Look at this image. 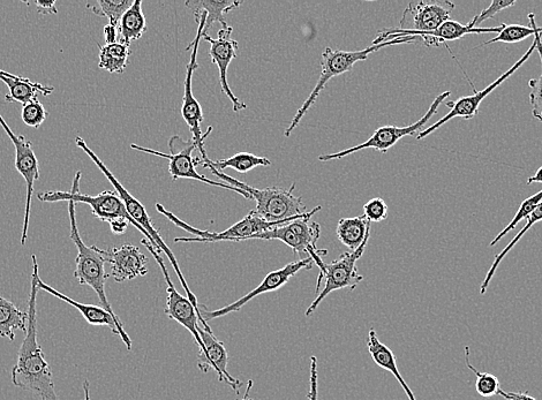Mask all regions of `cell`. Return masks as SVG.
<instances>
[{
  "label": "cell",
  "instance_id": "1",
  "mask_svg": "<svg viewBox=\"0 0 542 400\" xmlns=\"http://www.w3.org/2000/svg\"><path fill=\"white\" fill-rule=\"evenodd\" d=\"M33 274L28 299V323L24 341L19 349L17 364L12 369V382L15 387L28 391L41 400H59L54 381V373L42 347L37 342V292H39V263L32 256Z\"/></svg>",
  "mask_w": 542,
  "mask_h": 400
},
{
  "label": "cell",
  "instance_id": "33",
  "mask_svg": "<svg viewBox=\"0 0 542 400\" xmlns=\"http://www.w3.org/2000/svg\"><path fill=\"white\" fill-rule=\"evenodd\" d=\"M465 362L470 371L477 376L476 390L481 397L491 398L495 395H499L501 390V383L499 377L493 374L483 373L477 371L476 368L470 362V347H465Z\"/></svg>",
  "mask_w": 542,
  "mask_h": 400
},
{
  "label": "cell",
  "instance_id": "9",
  "mask_svg": "<svg viewBox=\"0 0 542 400\" xmlns=\"http://www.w3.org/2000/svg\"><path fill=\"white\" fill-rule=\"evenodd\" d=\"M156 210L161 215L168 218L170 222L178 226V228L183 229L187 232L192 233L194 238H185L180 237L175 239V243H222V241H233V243H239V241L252 240L253 237L259 235V233L266 232L270 229L275 228V226L289 223V220L283 222H267L262 220L254 214L252 210L242 221L233 224L229 229L222 232H209L202 231L199 229L193 228V226L188 225L187 223L179 220L176 215H173L171 211L165 209L161 203H156ZM299 218V217H298Z\"/></svg>",
  "mask_w": 542,
  "mask_h": 400
},
{
  "label": "cell",
  "instance_id": "2",
  "mask_svg": "<svg viewBox=\"0 0 542 400\" xmlns=\"http://www.w3.org/2000/svg\"><path fill=\"white\" fill-rule=\"evenodd\" d=\"M203 168L212 171L213 175L225 181V184L236 186L250 194L252 199L257 202V208L254 214L267 222H283L295 220V218L304 216L308 213L307 207L300 196L293 194L296 184H292L290 188L268 187L259 190L250 185L243 183L235 178H232L225 173L213 168L212 165L203 163Z\"/></svg>",
  "mask_w": 542,
  "mask_h": 400
},
{
  "label": "cell",
  "instance_id": "16",
  "mask_svg": "<svg viewBox=\"0 0 542 400\" xmlns=\"http://www.w3.org/2000/svg\"><path fill=\"white\" fill-rule=\"evenodd\" d=\"M0 125L11 139L15 150V169L26 181L27 199L25 207L24 226H22L21 245L25 246L28 239V229L30 220V209H32L33 194L35 183L40 179V164L34 153L32 142L27 140L24 135L15 134L5 119L0 115Z\"/></svg>",
  "mask_w": 542,
  "mask_h": 400
},
{
  "label": "cell",
  "instance_id": "30",
  "mask_svg": "<svg viewBox=\"0 0 542 400\" xmlns=\"http://www.w3.org/2000/svg\"><path fill=\"white\" fill-rule=\"evenodd\" d=\"M526 220H528V222H526L522 231L519 232L518 235L510 241V244L506 248H504L500 254L495 256L492 267L488 270L484 282L483 284H481V296H485L489 283L492 282L496 270H498L502 260L506 258L507 254L511 251V249H514V247L519 243V240H521L526 235V233H528L533 228L534 225L542 221V201L540 202V205L533 210V213L528 218H526Z\"/></svg>",
  "mask_w": 542,
  "mask_h": 400
},
{
  "label": "cell",
  "instance_id": "39",
  "mask_svg": "<svg viewBox=\"0 0 542 400\" xmlns=\"http://www.w3.org/2000/svg\"><path fill=\"white\" fill-rule=\"evenodd\" d=\"M307 396L310 400H319V373L318 359L316 357L311 358L310 392H308Z\"/></svg>",
  "mask_w": 542,
  "mask_h": 400
},
{
  "label": "cell",
  "instance_id": "28",
  "mask_svg": "<svg viewBox=\"0 0 542 400\" xmlns=\"http://www.w3.org/2000/svg\"><path fill=\"white\" fill-rule=\"evenodd\" d=\"M130 47L129 44L119 42L100 47V69L111 74H123L129 65Z\"/></svg>",
  "mask_w": 542,
  "mask_h": 400
},
{
  "label": "cell",
  "instance_id": "17",
  "mask_svg": "<svg viewBox=\"0 0 542 400\" xmlns=\"http://www.w3.org/2000/svg\"><path fill=\"white\" fill-rule=\"evenodd\" d=\"M313 264V259L307 258L286 264V266L281 269L271 271V273H269L265 279H263L262 283L253 291L245 294L243 298L238 299L235 303L217 309V311H207L205 306L200 305V314L203 321L208 323L218 318H222V316L239 312L247 303H250L254 298L261 296V294L280 290L290 281L291 277L298 274L301 270L312 269Z\"/></svg>",
  "mask_w": 542,
  "mask_h": 400
},
{
  "label": "cell",
  "instance_id": "4",
  "mask_svg": "<svg viewBox=\"0 0 542 400\" xmlns=\"http://www.w3.org/2000/svg\"><path fill=\"white\" fill-rule=\"evenodd\" d=\"M67 203H69L71 239L78 248L77 260H75L74 277L78 279L81 285L92 288L96 292L97 297H99L101 307L112 315V318L117 321L119 326L124 327L122 321H120L116 315L114 308H112L109 303L107 292H105V283H107L109 275L105 273L104 267L107 261H105L104 255L102 254V249L96 246H87L84 243L78 229L77 213H75L77 203H74L73 201Z\"/></svg>",
  "mask_w": 542,
  "mask_h": 400
},
{
  "label": "cell",
  "instance_id": "25",
  "mask_svg": "<svg viewBox=\"0 0 542 400\" xmlns=\"http://www.w3.org/2000/svg\"><path fill=\"white\" fill-rule=\"evenodd\" d=\"M371 225L372 223L368 222L364 215L341 218L337 224L336 235L345 247L351 249V252H355L364 244L366 237L370 235Z\"/></svg>",
  "mask_w": 542,
  "mask_h": 400
},
{
  "label": "cell",
  "instance_id": "5",
  "mask_svg": "<svg viewBox=\"0 0 542 400\" xmlns=\"http://www.w3.org/2000/svg\"><path fill=\"white\" fill-rule=\"evenodd\" d=\"M82 177V172L78 171L75 173L73 179V186L71 191L62 192V191H48L41 192L37 194V199L44 203H56V202H69L73 201L74 203H86L93 210V215L96 218H99L102 222H107L109 224L115 223L120 220L129 221L135 229H138L143 236L149 241L150 244L154 246L156 251L161 254L160 249L156 247L152 238L149 237L148 233L141 228V226L133 220L130 216L129 211H127L124 202L119 198L118 193L111 191H104L97 195H87L80 192V181Z\"/></svg>",
  "mask_w": 542,
  "mask_h": 400
},
{
  "label": "cell",
  "instance_id": "47",
  "mask_svg": "<svg viewBox=\"0 0 542 400\" xmlns=\"http://www.w3.org/2000/svg\"><path fill=\"white\" fill-rule=\"evenodd\" d=\"M2 75H5V77H14V74L7 73L3 70H0V77H2Z\"/></svg>",
  "mask_w": 542,
  "mask_h": 400
},
{
  "label": "cell",
  "instance_id": "40",
  "mask_svg": "<svg viewBox=\"0 0 542 400\" xmlns=\"http://www.w3.org/2000/svg\"><path fill=\"white\" fill-rule=\"evenodd\" d=\"M499 395L507 400H537L528 394V392H507L500 390Z\"/></svg>",
  "mask_w": 542,
  "mask_h": 400
},
{
  "label": "cell",
  "instance_id": "3",
  "mask_svg": "<svg viewBox=\"0 0 542 400\" xmlns=\"http://www.w3.org/2000/svg\"><path fill=\"white\" fill-rule=\"evenodd\" d=\"M417 40V37L406 36L403 37V39H395L380 44H372V47H368L367 49L360 51H342L326 48L321 56V75L319 81L316 83L311 95L308 96L306 102L303 104V107H301L297 111L296 116L293 117L288 130L285 131V137L289 138L292 132L296 130V127L301 122V119H303L308 110L313 107V104L316 100H318L322 90L325 89L327 83L331 79L351 72L353 66H355L358 62H364V60L373 54V52L379 51L383 48L393 47V45L416 43Z\"/></svg>",
  "mask_w": 542,
  "mask_h": 400
},
{
  "label": "cell",
  "instance_id": "41",
  "mask_svg": "<svg viewBox=\"0 0 542 400\" xmlns=\"http://www.w3.org/2000/svg\"><path fill=\"white\" fill-rule=\"evenodd\" d=\"M35 5L37 6V12L43 15L47 14H57L56 2H41V0H36Z\"/></svg>",
  "mask_w": 542,
  "mask_h": 400
},
{
  "label": "cell",
  "instance_id": "12",
  "mask_svg": "<svg viewBox=\"0 0 542 400\" xmlns=\"http://www.w3.org/2000/svg\"><path fill=\"white\" fill-rule=\"evenodd\" d=\"M370 238L371 233L366 237L364 244L357 251L344 253L336 261L323 264L316 292H318L323 278L326 281L325 288L315 297L310 307L307 308L306 316H311L331 292L344 289L355 290L357 285L364 281V276L359 274L357 262L361 258V255L364 254Z\"/></svg>",
  "mask_w": 542,
  "mask_h": 400
},
{
  "label": "cell",
  "instance_id": "6",
  "mask_svg": "<svg viewBox=\"0 0 542 400\" xmlns=\"http://www.w3.org/2000/svg\"><path fill=\"white\" fill-rule=\"evenodd\" d=\"M75 145L84 150L90 160H92L97 166V168L102 171L103 175L107 177L111 185L115 187V191L118 193L119 198L123 200L124 205L127 211H129V214L133 218V220L137 222L141 226V228L148 233L149 237L152 238V240L154 241L156 247L160 249V252H163L165 255L168 256V259L170 260L173 269H175L176 274L179 277V281L182 282L183 288L187 294V298L190 299L194 307L198 309V312H200V305L198 303V299L195 298L194 293L191 291L190 288H188L182 270H180L179 268L176 256L173 255L168 245L164 243L160 232H158L155 228L152 222V218L149 217L145 206H143L138 199H135L134 196L129 191H127L122 184L119 183V180L114 176V173H112L107 168V165H105L100 160V157L97 156L93 152V150L87 146V143L84 139L80 137L75 138Z\"/></svg>",
  "mask_w": 542,
  "mask_h": 400
},
{
  "label": "cell",
  "instance_id": "15",
  "mask_svg": "<svg viewBox=\"0 0 542 400\" xmlns=\"http://www.w3.org/2000/svg\"><path fill=\"white\" fill-rule=\"evenodd\" d=\"M534 50H537L536 35H534V40L529 50L526 51V54L523 55V57L519 59L518 62L514 64V66H511L510 69L507 72H504L498 80H495L493 83H491V85L487 86L483 90H480V92L458 98L456 102H447L446 105L448 108H450V111L447 113V115L444 116L441 120H439V122H436L431 127H428L427 130L421 131L417 135V140L426 139L428 135H431L435 131L440 130V127H442L444 124H447L448 122H450V120H453L454 118H464L468 120L476 118L479 113L480 104L483 103L485 98L491 95L496 88H499L502 83L506 82L511 77V75L517 72L518 69H521V67L526 62H528Z\"/></svg>",
  "mask_w": 542,
  "mask_h": 400
},
{
  "label": "cell",
  "instance_id": "46",
  "mask_svg": "<svg viewBox=\"0 0 542 400\" xmlns=\"http://www.w3.org/2000/svg\"><path fill=\"white\" fill-rule=\"evenodd\" d=\"M84 394H85V400H92L90 399V384L89 381L84 382Z\"/></svg>",
  "mask_w": 542,
  "mask_h": 400
},
{
  "label": "cell",
  "instance_id": "29",
  "mask_svg": "<svg viewBox=\"0 0 542 400\" xmlns=\"http://www.w3.org/2000/svg\"><path fill=\"white\" fill-rule=\"evenodd\" d=\"M198 164H209L212 165L214 169L218 171H223L225 169H232L239 173H247L253 169L259 168V166H270L271 161L267 157L255 156L248 153H239L235 156L227 158V160L213 161L208 158L207 161L201 162L200 158H197Z\"/></svg>",
  "mask_w": 542,
  "mask_h": 400
},
{
  "label": "cell",
  "instance_id": "10",
  "mask_svg": "<svg viewBox=\"0 0 542 400\" xmlns=\"http://www.w3.org/2000/svg\"><path fill=\"white\" fill-rule=\"evenodd\" d=\"M131 149L137 150V152L140 153L155 155L168 160L169 173L173 181L178 179L197 180L209 186L221 187L224 188V190L235 192L244 196V198L247 200H253L250 194L240 190V188L236 186L218 183V181L208 179L207 177L198 173L197 169H195L197 168L198 160L197 158L193 157L194 150L198 149V147L197 143H195L193 139L186 141L182 137H179V135H173V137L169 140L170 154L156 152V150L153 149L140 147L135 145V143L131 145Z\"/></svg>",
  "mask_w": 542,
  "mask_h": 400
},
{
  "label": "cell",
  "instance_id": "24",
  "mask_svg": "<svg viewBox=\"0 0 542 400\" xmlns=\"http://www.w3.org/2000/svg\"><path fill=\"white\" fill-rule=\"evenodd\" d=\"M185 5L190 7L194 14L201 12L207 14L206 26L202 32V35H206L216 22L221 24L222 29L228 28L224 15L242 6L243 2H238V0H224V2H217V0H188Z\"/></svg>",
  "mask_w": 542,
  "mask_h": 400
},
{
  "label": "cell",
  "instance_id": "37",
  "mask_svg": "<svg viewBox=\"0 0 542 400\" xmlns=\"http://www.w3.org/2000/svg\"><path fill=\"white\" fill-rule=\"evenodd\" d=\"M515 5V0H493L491 5H489L488 9L476 15V17H474L472 21L469 22L468 26L472 29L479 28V26L483 24L484 21L492 19L493 17H495L496 14L500 13L503 10H507L509 9V7H513Z\"/></svg>",
  "mask_w": 542,
  "mask_h": 400
},
{
  "label": "cell",
  "instance_id": "7",
  "mask_svg": "<svg viewBox=\"0 0 542 400\" xmlns=\"http://www.w3.org/2000/svg\"><path fill=\"white\" fill-rule=\"evenodd\" d=\"M456 5L449 0H419L411 2L406 7L398 28L381 30L373 44L403 39L406 36L416 37L419 34L429 33L439 28L444 22L450 20Z\"/></svg>",
  "mask_w": 542,
  "mask_h": 400
},
{
  "label": "cell",
  "instance_id": "43",
  "mask_svg": "<svg viewBox=\"0 0 542 400\" xmlns=\"http://www.w3.org/2000/svg\"><path fill=\"white\" fill-rule=\"evenodd\" d=\"M130 222L126 220H120L115 223L110 224L111 232L114 233V235L120 236L124 235V233L129 229Z\"/></svg>",
  "mask_w": 542,
  "mask_h": 400
},
{
  "label": "cell",
  "instance_id": "22",
  "mask_svg": "<svg viewBox=\"0 0 542 400\" xmlns=\"http://www.w3.org/2000/svg\"><path fill=\"white\" fill-rule=\"evenodd\" d=\"M367 346L368 352H370L375 364L383 369H386V371L390 372L396 377V380L401 384L405 394L408 395L410 400H417L412 389L403 379L400 369H398L397 359L394 352L391 351L386 344H383L380 341V338L374 329H371L370 332H368Z\"/></svg>",
  "mask_w": 542,
  "mask_h": 400
},
{
  "label": "cell",
  "instance_id": "26",
  "mask_svg": "<svg viewBox=\"0 0 542 400\" xmlns=\"http://www.w3.org/2000/svg\"><path fill=\"white\" fill-rule=\"evenodd\" d=\"M147 32V21L142 12L141 0H135L130 10L124 14L118 27L119 43L129 44L141 39Z\"/></svg>",
  "mask_w": 542,
  "mask_h": 400
},
{
  "label": "cell",
  "instance_id": "14",
  "mask_svg": "<svg viewBox=\"0 0 542 400\" xmlns=\"http://www.w3.org/2000/svg\"><path fill=\"white\" fill-rule=\"evenodd\" d=\"M450 97V92H444L435 98L431 107L425 113V116L418 120L417 123H414L410 126L397 127V126H383L378 128L372 135L370 139L361 143V145L342 150L340 153L330 154V155H321L319 156V161L329 162L334 160H341L346 156L360 152L364 149H375L380 153H387L389 149L397 145L398 141H401L409 135L416 134L417 132L424 131V127L431 120L440 108L442 102H446L447 98Z\"/></svg>",
  "mask_w": 542,
  "mask_h": 400
},
{
  "label": "cell",
  "instance_id": "32",
  "mask_svg": "<svg viewBox=\"0 0 542 400\" xmlns=\"http://www.w3.org/2000/svg\"><path fill=\"white\" fill-rule=\"evenodd\" d=\"M529 22L530 27L522 25L503 24L501 32L498 34V36L494 37V39H492L491 41L484 42L480 45V47H483V45H489L498 42L514 44L529 39V37L536 35L538 28L536 22V15H534V13L529 14Z\"/></svg>",
  "mask_w": 542,
  "mask_h": 400
},
{
  "label": "cell",
  "instance_id": "38",
  "mask_svg": "<svg viewBox=\"0 0 542 400\" xmlns=\"http://www.w3.org/2000/svg\"><path fill=\"white\" fill-rule=\"evenodd\" d=\"M389 209L385 200L381 198H374L364 206V216L368 222L380 223L386 221L388 218Z\"/></svg>",
  "mask_w": 542,
  "mask_h": 400
},
{
  "label": "cell",
  "instance_id": "21",
  "mask_svg": "<svg viewBox=\"0 0 542 400\" xmlns=\"http://www.w3.org/2000/svg\"><path fill=\"white\" fill-rule=\"evenodd\" d=\"M39 289L48 292L51 294V296L63 300L64 303L69 304L74 308H77L78 311L82 314V316H84L86 321L90 324V326L108 327L112 331V334L118 335L120 338L123 339L127 350H132L131 338L129 335L126 334L124 327L119 326L117 321L112 318V315L105 311L103 307L78 303V301H75L70 297L65 296V294L55 290L54 288H52V286L45 284L42 281L41 277L39 279Z\"/></svg>",
  "mask_w": 542,
  "mask_h": 400
},
{
  "label": "cell",
  "instance_id": "44",
  "mask_svg": "<svg viewBox=\"0 0 542 400\" xmlns=\"http://www.w3.org/2000/svg\"><path fill=\"white\" fill-rule=\"evenodd\" d=\"M534 183H542V166L538 169L536 173L532 177L528 179V185L534 184Z\"/></svg>",
  "mask_w": 542,
  "mask_h": 400
},
{
  "label": "cell",
  "instance_id": "34",
  "mask_svg": "<svg viewBox=\"0 0 542 400\" xmlns=\"http://www.w3.org/2000/svg\"><path fill=\"white\" fill-rule=\"evenodd\" d=\"M542 201V190L530 196V198L524 200L522 202L521 207L517 210V213L515 217L513 218V221L509 223L507 228H504L503 231L500 232V235L498 237H495L494 240L491 243V246H495L499 243V241L504 237L507 236L510 231H513L516 229V226L521 223L525 218H528L532 213L533 210L536 209L540 202Z\"/></svg>",
  "mask_w": 542,
  "mask_h": 400
},
{
  "label": "cell",
  "instance_id": "31",
  "mask_svg": "<svg viewBox=\"0 0 542 400\" xmlns=\"http://www.w3.org/2000/svg\"><path fill=\"white\" fill-rule=\"evenodd\" d=\"M132 5L133 2H130V0H110V2L97 0V2L88 3L87 7L97 17L107 18L110 25L119 27L124 14L130 10Z\"/></svg>",
  "mask_w": 542,
  "mask_h": 400
},
{
  "label": "cell",
  "instance_id": "13",
  "mask_svg": "<svg viewBox=\"0 0 542 400\" xmlns=\"http://www.w3.org/2000/svg\"><path fill=\"white\" fill-rule=\"evenodd\" d=\"M195 21L198 24V33L194 41L191 44H188L186 50H192V55L190 63L187 64L186 79H185V89H184V98H183V107H182V116L187 124L188 128L192 133V139L197 143L198 150L201 154L203 162L208 160V156L205 150V139L208 137L210 132H212L213 127L208 128L207 133H202L201 124L203 122V113L200 103L195 100L193 95L192 80L195 70H198V51L200 40L202 39L203 28L206 26V17L205 12L194 14Z\"/></svg>",
  "mask_w": 542,
  "mask_h": 400
},
{
  "label": "cell",
  "instance_id": "27",
  "mask_svg": "<svg viewBox=\"0 0 542 400\" xmlns=\"http://www.w3.org/2000/svg\"><path fill=\"white\" fill-rule=\"evenodd\" d=\"M28 313L21 311L12 301L0 296V337L15 339V330L27 331Z\"/></svg>",
  "mask_w": 542,
  "mask_h": 400
},
{
  "label": "cell",
  "instance_id": "35",
  "mask_svg": "<svg viewBox=\"0 0 542 400\" xmlns=\"http://www.w3.org/2000/svg\"><path fill=\"white\" fill-rule=\"evenodd\" d=\"M537 50L541 59V74L538 79L529 81L530 102L532 105L533 117L542 123V27L537 28Z\"/></svg>",
  "mask_w": 542,
  "mask_h": 400
},
{
  "label": "cell",
  "instance_id": "8",
  "mask_svg": "<svg viewBox=\"0 0 542 400\" xmlns=\"http://www.w3.org/2000/svg\"><path fill=\"white\" fill-rule=\"evenodd\" d=\"M321 206L315 207L307 214L286 224L275 226L266 232L259 233L252 240H281L286 246H289L293 253L300 256V260L312 258L314 263L321 269L323 256L328 254L326 249H318L316 243L320 239L321 226L313 222L312 217L319 213Z\"/></svg>",
  "mask_w": 542,
  "mask_h": 400
},
{
  "label": "cell",
  "instance_id": "36",
  "mask_svg": "<svg viewBox=\"0 0 542 400\" xmlns=\"http://www.w3.org/2000/svg\"><path fill=\"white\" fill-rule=\"evenodd\" d=\"M48 116L49 112L45 110L44 105L37 98L24 105L21 112L22 122L33 128H40Z\"/></svg>",
  "mask_w": 542,
  "mask_h": 400
},
{
  "label": "cell",
  "instance_id": "45",
  "mask_svg": "<svg viewBox=\"0 0 542 400\" xmlns=\"http://www.w3.org/2000/svg\"><path fill=\"white\" fill-rule=\"evenodd\" d=\"M252 387H253V381L250 380V381H248V383H247V389H246V392H245V396H244V398H243L242 400H252V399L250 398V394H251V389H252Z\"/></svg>",
  "mask_w": 542,
  "mask_h": 400
},
{
  "label": "cell",
  "instance_id": "23",
  "mask_svg": "<svg viewBox=\"0 0 542 400\" xmlns=\"http://www.w3.org/2000/svg\"><path fill=\"white\" fill-rule=\"evenodd\" d=\"M7 87H9V94L5 96L6 102H18L22 105H26L33 102L37 98V94L41 93L43 96H49L54 93V87L43 86L41 83L30 81L28 78L18 77H0Z\"/></svg>",
  "mask_w": 542,
  "mask_h": 400
},
{
  "label": "cell",
  "instance_id": "18",
  "mask_svg": "<svg viewBox=\"0 0 542 400\" xmlns=\"http://www.w3.org/2000/svg\"><path fill=\"white\" fill-rule=\"evenodd\" d=\"M233 28L230 26L218 32L217 39H212L208 34L202 35V40L210 44L209 55L212 62L220 70V82L223 93L229 97L233 111L239 112L247 109V105L240 101L232 92L228 82V70L233 59L237 58L238 42L232 39Z\"/></svg>",
  "mask_w": 542,
  "mask_h": 400
},
{
  "label": "cell",
  "instance_id": "19",
  "mask_svg": "<svg viewBox=\"0 0 542 400\" xmlns=\"http://www.w3.org/2000/svg\"><path fill=\"white\" fill-rule=\"evenodd\" d=\"M105 261L111 266L110 276L117 283L133 281V279L148 274L147 256L137 246L124 245L122 247L102 249Z\"/></svg>",
  "mask_w": 542,
  "mask_h": 400
},
{
  "label": "cell",
  "instance_id": "42",
  "mask_svg": "<svg viewBox=\"0 0 542 400\" xmlns=\"http://www.w3.org/2000/svg\"><path fill=\"white\" fill-rule=\"evenodd\" d=\"M104 37L107 44L117 43L118 40V27L107 25L104 27Z\"/></svg>",
  "mask_w": 542,
  "mask_h": 400
},
{
  "label": "cell",
  "instance_id": "11",
  "mask_svg": "<svg viewBox=\"0 0 542 400\" xmlns=\"http://www.w3.org/2000/svg\"><path fill=\"white\" fill-rule=\"evenodd\" d=\"M141 243L145 246L150 254L154 256L158 266H160L165 282H167L168 288V299H167V308H165V314L168 315V318L176 321L183 326L186 330L191 332V335L194 337L195 342H197L200 347L199 353V362L205 361L207 357L206 347L202 343V339L199 334V323L207 331L212 332V328L209 327V324L203 321L201 314L198 312V309L194 307L190 299L182 296L173 285L169 271L165 267L164 261L160 253L156 251L154 246L149 243L148 240L142 239ZM198 362V364H199Z\"/></svg>",
  "mask_w": 542,
  "mask_h": 400
},
{
  "label": "cell",
  "instance_id": "20",
  "mask_svg": "<svg viewBox=\"0 0 542 400\" xmlns=\"http://www.w3.org/2000/svg\"><path fill=\"white\" fill-rule=\"evenodd\" d=\"M203 345L206 347L207 357L205 361L199 362L198 366L203 373H209L213 369L218 375V380L229 384L233 390L243 386V382L232 377L228 372L229 354L222 342L202 326L198 327Z\"/></svg>",
  "mask_w": 542,
  "mask_h": 400
}]
</instances>
